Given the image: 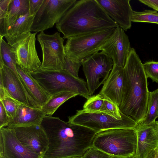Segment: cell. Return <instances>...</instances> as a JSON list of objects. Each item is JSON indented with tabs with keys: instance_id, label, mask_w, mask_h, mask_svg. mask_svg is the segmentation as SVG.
<instances>
[{
	"instance_id": "8fae6325",
	"label": "cell",
	"mask_w": 158,
	"mask_h": 158,
	"mask_svg": "<svg viewBox=\"0 0 158 158\" xmlns=\"http://www.w3.org/2000/svg\"><path fill=\"white\" fill-rule=\"evenodd\" d=\"M77 1V0H44L35 15L31 31L37 33L52 27Z\"/></svg>"
},
{
	"instance_id": "7c38bea8",
	"label": "cell",
	"mask_w": 158,
	"mask_h": 158,
	"mask_svg": "<svg viewBox=\"0 0 158 158\" xmlns=\"http://www.w3.org/2000/svg\"><path fill=\"white\" fill-rule=\"evenodd\" d=\"M0 80L4 89V98L9 97L26 106L41 108L28 93L19 76L5 64L0 56Z\"/></svg>"
},
{
	"instance_id": "2e32d148",
	"label": "cell",
	"mask_w": 158,
	"mask_h": 158,
	"mask_svg": "<svg viewBox=\"0 0 158 158\" xmlns=\"http://www.w3.org/2000/svg\"><path fill=\"white\" fill-rule=\"evenodd\" d=\"M130 0H96L108 15L124 31L131 26Z\"/></svg>"
},
{
	"instance_id": "6da1fadb",
	"label": "cell",
	"mask_w": 158,
	"mask_h": 158,
	"mask_svg": "<svg viewBox=\"0 0 158 158\" xmlns=\"http://www.w3.org/2000/svg\"><path fill=\"white\" fill-rule=\"evenodd\" d=\"M40 126L48 141V148L42 158L82 157L93 146L97 133L88 127L46 115Z\"/></svg>"
},
{
	"instance_id": "d6a6232c",
	"label": "cell",
	"mask_w": 158,
	"mask_h": 158,
	"mask_svg": "<svg viewBox=\"0 0 158 158\" xmlns=\"http://www.w3.org/2000/svg\"><path fill=\"white\" fill-rule=\"evenodd\" d=\"M12 0H0V22H4Z\"/></svg>"
},
{
	"instance_id": "52a82bcc",
	"label": "cell",
	"mask_w": 158,
	"mask_h": 158,
	"mask_svg": "<svg viewBox=\"0 0 158 158\" xmlns=\"http://www.w3.org/2000/svg\"><path fill=\"white\" fill-rule=\"evenodd\" d=\"M116 28H110L68 38L64 45L66 55L74 60L82 61L100 48L113 33Z\"/></svg>"
},
{
	"instance_id": "8992f818",
	"label": "cell",
	"mask_w": 158,
	"mask_h": 158,
	"mask_svg": "<svg viewBox=\"0 0 158 158\" xmlns=\"http://www.w3.org/2000/svg\"><path fill=\"white\" fill-rule=\"evenodd\" d=\"M68 122L78 124L91 129L97 133L114 128L134 129L138 123L131 117L124 114L122 119H117L104 113L77 110L74 115L68 117Z\"/></svg>"
},
{
	"instance_id": "836d02e7",
	"label": "cell",
	"mask_w": 158,
	"mask_h": 158,
	"mask_svg": "<svg viewBox=\"0 0 158 158\" xmlns=\"http://www.w3.org/2000/svg\"><path fill=\"white\" fill-rule=\"evenodd\" d=\"M10 122L9 118L5 109L0 101V128L7 126Z\"/></svg>"
},
{
	"instance_id": "cb8c5ba5",
	"label": "cell",
	"mask_w": 158,
	"mask_h": 158,
	"mask_svg": "<svg viewBox=\"0 0 158 158\" xmlns=\"http://www.w3.org/2000/svg\"><path fill=\"white\" fill-rule=\"evenodd\" d=\"M78 95L77 94L69 92H63L52 96L50 100L41 108L45 115H52L58 108L69 99Z\"/></svg>"
},
{
	"instance_id": "44dd1931",
	"label": "cell",
	"mask_w": 158,
	"mask_h": 158,
	"mask_svg": "<svg viewBox=\"0 0 158 158\" xmlns=\"http://www.w3.org/2000/svg\"><path fill=\"white\" fill-rule=\"evenodd\" d=\"M29 0H12L5 22V30L7 32L9 28L21 16L29 11Z\"/></svg>"
},
{
	"instance_id": "ab89813d",
	"label": "cell",
	"mask_w": 158,
	"mask_h": 158,
	"mask_svg": "<svg viewBox=\"0 0 158 158\" xmlns=\"http://www.w3.org/2000/svg\"><path fill=\"white\" fill-rule=\"evenodd\" d=\"M127 158H136V157L134 156L131 157H129Z\"/></svg>"
},
{
	"instance_id": "9c48e42d",
	"label": "cell",
	"mask_w": 158,
	"mask_h": 158,
	"mask_svg": "<svg viewBox=\"0 0 158 158\" xmlns=\"http://www.w3.org/2000/svg\"><path fill=\"white\" fill-rule=\"evenodd\" d=\"M36 33L30 31L12 38L6 39L14 51L17 65L30 73L39 69L42 64L35 47Z\"/></svg>"
},
{
	"instance_id": "ba28073f",
	"label": "cell",
	"mask_w": 158,
	"mask_h": 158,
	"mask_svg": "<svg viewBox=\"0 0 158 158\" xmlns=\"http://www.w3.org/2000/svg\"><path fill=\"white\" fill-rule=\"evenodd\" d=\"M42 50L43 60L40 69L59 71L63 69L66 56L64 39L60 32L48 35L42 31L37 36Z\"/></svg>"
},
{
	"instance_id": "d6986e66",
	"label": "cell",
	"mask_w": 158,
	"mask_h": 158,
	"mask_svg": "<svg viewBox=\"0 0 158 158\" xmlns=\"http://www.w3.org/2000/svg\"><path fill=\"white\" fill-rule=\"evenodd\" d=\"M137 149L135 156L143 158L152 150L158 148V136L153 126H136Z\"/></svg>"
},
{
	"instance_id": "277c9868",
	"label": "cell",
	"mask_w": 158,
	"mask_h": 158,
	"mask_svg": "<svg viewBox=\"0 0 158 158\" xmlns=\"http://www.w3.org/2000/svg\"><path fill=\"white\" fill-rule=\"evenodd\" d=\"M137 146L136 132L135 129L117 128L97 133L93 146L114 158H127L134 156Z\"/></svg>"
},
{
	"instance_id": "8d00e7d4",
	"label": "cell",
	"mask_w": 158,
	"mask_h": 158,
	"mask_svg": "<svg viewBox=\"0 0 158 158\" xmlns=\"http://www.w3.org/2000/svg\"><path fill=\"white\" fill-rule=\"evenodd\" d=\"M156 149L151 150L143 158H154L155 155Z\"/></svg>"
},
{
	"instance_id": "d590c367",
	"label": "cell",
	"mask_w": 158,
	"mask_h": 158,
	"mask_svg": "<svg viewBox=\"0 0 158 158\" xmlns=\"http://www.w3.org/2000/svg\"><path fill=\"white\" fill-rule=\"evenodd\" d=\"M139 1L158 11V0H139Z\"/></svg>"
},
{
	"instance_id": "30bf717a",
	"label": "cell",
	"mask_w": 158,
	"mask_h": 158,
	"mask_svg": "<svg viewBox=\"0 0 158 158\" xmlns=\"http://www.w3.org/2000/svg\"><path fill=\"white\" fill-rule=\"evenodd\" d=\"M83 70L91 96L103 84L113 69L112 59L102 52H96L82 61Z\"/></svg>"
},
{
	"instance_id": "7a4b0ae2",
	"label": "cell",
	"mask_w": 158,
	"mask_h": 158,
	"mask_svg": "<svg viewBox=\"0 0 158 158\" xmlns=\"http://www.w3.org/2000/svg\"><path fill=\"white\" fill-rule=\"evenodd\" d=\"M149 93L143 64L135 49L131 48L123 67L120 111L140 123L147 113Z\"/></svg>"
},
{
	"instance_id": "f35d334b",
	"label": "cell",
	"mask_w": 158,
	"mask_h": 158,
	"mask_svg": "<svg viewBox=\"0 0 158 158\" xmlns=\"http://www.w3.org/2000/svg\"><path fill=\"white\" fill-rule=\"evenodd\" d=\"M154 158H158V148L156 149V152Z\"/></svg>"
},
{
	"instance_id": "ffe728a7",
	"label": "cell",
	"mask_w": 158,
	"mask_h": 158,
	"mask_svg": "<svg viewBox=\"0 0 158 158\" xmlns=\"http://www.w3.org/2000/svg\"><path fill=\"white\" fill-rule=\"evenodd\" d=\"M18 74L28 93L41 108L50 100L52 96L27 71L16 65Z\"/></svg>"
},
{
	"instance_id": "4dcf8cb0",
	"label": "cell",
	"mask_w": 158,
	"mask_h": 158,
	"mask_svg": "<svg viewBox=\"0 0 158 158\" xmlns=\"http://www.w3.org/2000/svg\"><path fill=\"white\" fill-rule=\"evenodd\" d=\"M0 101L2 102L6 111L9 118V123L12 122L15 118L17 109L15 101L11 98L6 97Z\"/></svg>"
},
{
	"instance_id": "e575fe53",
	"label": "cell",
	"mask_w": 158,
	"mask_h": 158,
	"mask_svg": "<svg viewBox=\"0 0 158 158\" xmlns=\"http://www.w3.org/2000/svg\"><path fill=\"white\" fill-rule=\"evenodd\" d=\"M44 0H29V13L31 15H35L41 7Z\"/></svg>"
},
{
	"instance_id": "4fadbf2b",
	"label": "cell",
	"mask_w": 158,
	"mask_h": 158,
	"mask_svg": "<svg viewBox=\"0 0 158 158\" xmlns=\"http://www.w3.org/2000/svg\"><path fill=\"white\" fill-rule=\"evenodd\" d=\"M128 37L118 27L100 48L110 57L114 64L123 68L131 49Z\"/></svg>"
},
{
	"instance_id": "ac0fdd59",
	"label": "cell",
	"mask_w": 158,
	"mask_h": 158,
	"mask_svg": "<svg viewBox=\"0 0 158 158\" xmlns=\"http://www.w3.org/2000/svg\"><path fill=\"white\" fill-rule=\"evenodd\" d=\"M17 107L15 118L10 122L7 127H16L40 125L46 115L41 108L29 107L16 101Z\"/></svg>"
},
{
	"instance_id": "484cf974",
	"label": "cell",
	"mask_w": 158,
	"mask_h": 158,
	"mask_svg": "<svg viewBox=\"0 0 158 158\" xmlns=\"http://www.w3.org/2000/svg\"><path fill=\"white\" fill-rule=\"evenodd\" d=\"M132 22H143L158 24V12L155 10H145L138 12L133 10Z\"/></svg>"
},
{
	"instance_id": "e0dca14e",
	"label": "cell",
	"mask_w": 158,
	"mask_h": 158,
	"mask_svg": "<svg viewBox=\"0 0 158 158\" xmlns=\"http://www.w3.org/2000/svg\"><path fill=\"white\" fill-rule=\"evenodd\" d=\"M123 68L114 64L103 84L99 94L110 98L119 107L121 102L123 86Z\"/></svg>"
},
{
	"instance_id": "5b68a950",
	"label": "cell",
	"mask_w": 158,
	"mask_h": 158,
	"mask_svg": "<svg viewBox=\"0 0 158 158\" xmlns=\"http://www.w3.org/2000/svg\"><path fill=\"white\" fill-rule=\"evenodd\" d=\"M30 73L52 96L61 92H69L87 99L91 96L87 82L84 79L76 77L64 70L48 71L39 69Z\"/></svg>"
},
{
	"instance_id": "f546056e",
	"label": "cell",
	"mask_w": 158,
	"mask_h": 158,
	"mask_svg": "<svg viewBox=\"0 0 158 158\" xmlns=\"http://www.w3.org/2000/svg\"><path fill=\"white\" fill-rule=\"evenodd\" d=\"M143 66L147 78L158 83V61H147L143 64Z\"/></svg>"
},
{
	"instance_id": "60d3db41",
	"label": "cell",
	"mask_w": 158,
	"mask_h": 158,
	"mask_svg": "<svg viewBox=\"0 0 158 158\" xmlns=\"http://www.w3.org/2000/svg\"><path fill=\"white\" fill-rule=\"evenodd\" d=\"M82 158V157H70V158Z\"/></svg>"
},
{
	"instance_id": "7402d4cb",
	"label": "cell",
	"mask_w": 158,
	"mask_h": 158,
	"mask_svg": "<svg viewBox=\"0 0 158 158\" xmlns=\"http://www.w3.org/2000/svg\"><path fill=\"white\" fill-rule=\"evenodd\" d=\"M35 15L30 14L29 11L21 16L9 28L5 38H12L31 31Z\"/></svg>"
},
{
	"instance_id": "f1b7e54d",
	"label": "cell",
	"mask_w": 158,
	"mask_h": 158,
	"mask_svg": "<svg viewBox=\"0 0 158 158\" xmlns=\"http://www.w3.org/2000/svg\"><path fill=\"white\" fill-rule=\"evenodd\" d=\"M81 61L74 60L66 55L63 70L67 72L73 76L79 78L78 72L79 68L82 65Z\"/></svg>"
},
{
	"instance_id": "603a6c76",
	"label": "cell",
	"mask_w": 158,
	"mask_h": 158,
	"mask_svg": "<svg viewBox=\"0 0 158 158\" xmlns=\"http://www.w3.org/2000/svg\"><path fill=\"white\" fill-rule=\"evenodd\" d=\"M158 118V88L149 92L148 102L147 110L143 120L137 126H153Z\"/></svg>"
},
{
	"instance_id": "4316f807",
	"label": "cell",
	"mask_w": 158,
	"mask_h": 158,
	"mask_svg": "<svg viewBox=\"0 0 158 158\" xmlns=\"http://www.w3.org/2000/svg\"><path fill=\"white\" fill-rule=\"evenodd\" d=\"M99 112L105 113L118 119H122L123 114L120 111L119 106L107 97L104 98L103 102Z\"/></svg>"
},
{
	"instance_id": "3957f363",
	"label": "cell",
	"mask_w": 158,
	"mask_h": 158,
	"mask_svg": "<svg viewBox=\"0 0 158 158\" xmlns=\"http://www.w3.org/2000/svg\"><path fill=\"white\" fill-rule=\"evenodd\" d=\"M56 25L64 39L118 27L96 0L77 1Z\"/></svg>"
},
{
	"instance_id": "5bb4252c",
	"label": "cell",
	"mask_w": 158,
	"mask_h": 158,
	"mask_svg": "<svg viewBox=\"0 0 158 158\" xmlns=\"http://www.w3.org/2000/svg\"><path fill=\"white\" fill-rule=\"evenodd\" d=\"M11 128L23 145L42 158L48 149V141L40 125Z\"/></svg>"
},
{
	"instance_id": "1f68e13d",
	"label": "cell",
	"mask_w": 158,
	"mask_h": 158,
	"mask_svg": "<svg viewBox=\"0 0 158 158\" xmlns=\"http://www.w3.org/2000/svg\"><path fill=\"white\" fill-rule=\"evenodd\" d=\"M82 158H114L112 156L93 146L85 152Z\"/></svg>"
},
{
	"instance_id": "d4e9b609",
	"label": "cell",
	"mask_w": 158,
	"mask_h": 158,
	"mask_svg": "<svg viewBox=\"0 0 158 158\" xmlns=\"http://www.w3.org/2000/svg\"><path fill=\"white\" fill-rule=\"evenodd\" d=\"M0 56L5 64L17 75L19 76L16 69L17 61L15 54L12 48L0 36Z\"/></svg>"
},
{
	"instance_id": "83f0119b",
	"label": "cell",
	"mask_w": 158,
	"mask_h": 158,
	"mask_svg": "<svg viewBox=\"0 0 158 158\" xmlns=\"http://www.w3.org/2000/svg\"><path fill=\"white\" fill-rule=\"evenodd\" d=\"M104 97L99 93L91 96L84 103L83 109L90 112H99L103 102Z\"/></svg>"
},
{
	"instance_id": "9a60e30c",
	"label": "cell",
	"mask_w": 158,
	"mask_h": 158,
	"mask_svg": "<svg viewBox=\"0 0 158 158\" xmlns=\"http://www.w3.org/2000/svg\"><path fill=\"white\" fill-rule=\"evenodd\" d=\"M0 158H42L19 141L11 128H0Z\"/></svg>"
},
{
	"instance_id": "74e56055",
	"label": "cell",
	"mask_w": 158,
	"mask_h": 158,
	"mask_svg": "<svg viewBox=\"0 0 158 158\" xmlns=\"http://www.w3.org/2000/svg\"><path fill=\"white\" fill-rule=\"evenodd\" d=\"M153 127L154 131L158 136V121H155L153 124Z\"/></svg>"
}]
</instances>
